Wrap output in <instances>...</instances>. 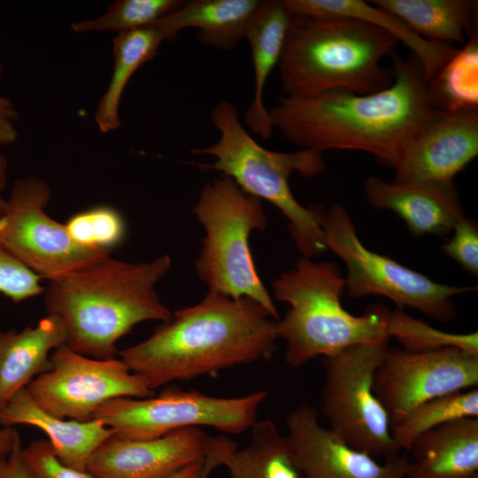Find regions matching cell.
Returning <instances> with one entry per match:
<instances>
[{
	"instance_id": "6da1fadb",
	"label": "cell",
	"mask_w": 478,
	"mask_h": 478,
	"mask_svg": "<svg viewBox=\"0 0 478 478\" xmlns=\"http://www.w3.org/2000/svg\"><path fill=\"white\" fill-rule=\"evenodd\" d=\"M393 83L371 94L333 90L281 96L268 110L274 129L289 142L320 152L355 150L395 168L408 143L440 111L430 102L422 67L412 53L392 55Z\"/></svg>"
},
{
	"instance_id": "7a4b0ae2",
	"label": "cell",
	"mask_w": 478,
	"mask_h": 478,
	"mask_svg": "<svg viewBox=\"0 0 478 478\" xmlns=\"http://www.w3.org/2000/svg\"><path fill=\"white\" fill-rule=\"evenodd\" d=\"M279 338L278 320L257 301L208 292L119 355L154 390L172 382L269 359Z\"/></svg>"
},
{
	"instance_id": "3957f363",
	"label": "cell",
	"mask_w": 478,
	"mask_h": 478,
	"mask_svg": "<svg viewBox=\"0 0 478 478\" xmlns=\"http://www.w3.org/2000/svg\"><path fill=\"white\" fill-rule=\"evenodd\" d=\"M171 266L167 254L142 263L108 257L49 281L43 292L47 315L61 321L66 345L73 351L113 358L117 342L135 326L171 319L173 312L157 292Z\"/></svg>"
},
{
	"instance_id": "277c9868",
	"label": "cell",
	"mask_w": 478,
	"mask_h": 478,
	"mask_svg": "<svg viewBox=\"0 0 478 478\" xmlns=\"http://www.w3.org/2000/svg\"><path fill=\"white\" fill-rule=\"evenodd\" d=\"M397 41L380 27L347 18L291 16L278 64L288 96L308 97L333 90L365 95L389 88L393 70L382 66Z\"/></svg>"
},
{
	"instance_id": "5b68a950",
	"label": "cell",
	"mask_w": 478,
	"mask_h": 478,
	"mask_svg": "<svg viewBox=\"0 0 478 478\" xmlns=\"http://www.w3.org/2000/svg\"><path fill=\"white\" fill-rule=\"evenodd\" d=\"M210 120L220 132L219 140L204 148L193 149L190 153L211 156L214 160L194 165L204 171L228 175L243 190L280 210L303 257L313 258L327 251L321 227L325 211L319 205H301L289 183L294 173L305 178L322 173L326 168L322 153L311 149L278 152L264 148L244 128L236 106L227 100L213 106Z\"/></svg>"
},
{
	"instance_id": "8992f818",
	"label": "cell",
	"mask_w": 478,
	"mask_h": 478,
	"mask_svg": "<svg viewBox=\"0 0 478 478\" xmlns=\"http://www.w3.org/2000/svg\"><path fill=\"white\" fill-rule=\"evenodd\" d=\"M272 289L276 300L289 305L278 320V332L286 342L285 362L290 367L354 344L390 338L387 308L374 305L354 316L343 307L345 279L335 263L302 257L273 281Z\"/></svg>"
},
{
	"instance_id": "52a82bcc",
	"label": "cell",
	"mask_w": 478,
	"mask_h": 478,
	"mask_svg": "<svg viewBox=\"0 0 478 478\" xmlns=\"http://www.w3.org/2000/svg\"><path fill=\"white\" fill-rule=\"evenodd\" d=\"M193 212L205 232L195 269L208 292L235 299L251 298L279 320V312L258 274L249 244L252 231H264L267 227L262 200L220 173L203 186Z\"/></svg>"
},
{
	"instance_id": "ba28073f",
	"label": "cell",
	"mask_w": 478,
	"mask_h": 478,
	"mask_svg": "<svg viewBox=\"0 0 478 478\" xmlns=\"http://www.w3.org/2000/svg\"><path fill=\"white\" fill-rule=\"evenodd\" d=\"M390 338L351 345L324 358L320 412L352 448L385 459L399 454L389 415L374 392V374Z\"/></svg>"
},
{
	"instance_id": "9c48e42d",
	"label": "cell",
	"mask_w": 478,
	"mask_h": 478,
	"mask_svg": "<svg viewBox=\"0 0 478 478\" xmlns=\"http://www.w3.org/2000/svg\"><path fill=\"white\" fill-rule=\"evenodd\" d=\"M328 251L347 267L345 289L351 297H385L399 306H409L441 322L456 317L452 297L473 288L436 282L395 260L368 250L360 241L344 207L333 204L322 216Z\"/></svg>"
},
{
	"instance_id": "30bf717a",
	"label": "cell",
	"mask_w": 478,
	"mask_h": 478,
	"mask_svg": "<svg viewBox=\"0 0 478 478\" xmlns=\"http://www.w3.org/2000/svg\"><path fill=\"white\" fill-rule=\"evenodd\" d=\"M266 391L225 397L177 388L148 397H116L101 405L93 420L114 435L150 439L187 428L209 427L227 435H239L258 420Z\"/></svg>"
},
{
	"instance_id": "8fae6325",
	"label": "cell",
	"mask_w": 478,
	"mask_h": 478,
	"mask_svg": "<svg viewBox=\"0 0 478 478\" xmlns=\"http://www.w3.org/2000/svg\"><path fill=\"white\" fill-rule=\"evenodd\" d=\"M51 190L41 178L15 180L0 217V237L5 248L26 267L48 281L96 264L106 251L75 242L65 224L44 211Z\"/></svg>"
},
{
	"instance_id": "7c38bea8",
	"label": "cell",
	"mask_w": 478,
	"mask_h": 478,
	"mask_svg": "<svg viewBox=\"0 0 478 478\" xmlns=\"http://www.w3.org/2000/svg\"><path fill=\"white\" fill-rule=\"evenodd\" d=\"M26 388L44 412L81 422L93 420L96 409L110 399L154 395L120 358L97 359L66 345L52 351L49 369Z\"/></svg>"
},
{
	"instance_id": "4fadbf2b",
	"label": "cell",
	"mask_w": 478,
	"mask_h": 478,
	"mask_svg": "<svg viewBox=\"0 0 478 478\" xmlns=\"http://www.w3.org/2000/svg\"><path fill=\"white\" fill-rule=\"evenodd\" d=\"M478 355L458 347L429 351L388 348L374 377V392L391 428L435 397L476 388Z\"/></svg>"
},
{
	"instance_id": "5bb4252c",
	"label": "cell",
	"mask_w": 478,
	"mask_h": 478,
	"mask_svg": "<svg viewBox=\"0 0 478 478\" xmlns=\"http://www.w3.org/2000/svg\"><path fill=\"white\" fill-rule=\"evenodd\" d=\"M286 438L303 478H406L409 460L400 455L378 463L369 454L348 445L319 421L306 404L286 419Z\"/></svg>"
},
{
	"instance_id": "9a60e30c",
	"label": "cell",
	"mask_w": 478,
	"mask_h": 478,
	"mask_svg": "<svg viewBox=\"0 0 478 478\" xmlns=\"http://www.w3.org/2000/svg\"><path fill=\"white\" fill-rule=\"evenodd\" d=\"M220 438L210 436L201 428L150 439L113 435L94 451L86 471L96 478H161L209 457Z\"/></svg>"
},
{
	"instance_id": "2e32d148",
	"label": "cell",
	"mask_w": 478,
	"mask_h": 478,
	"mask_svg": "<svg viewBox=\"0 0 478 478\" xmlns=\"http://www.w3.org/2000/svg\"><path fill=\"white\" fill-rule=\"evenodd\" d=\"M478 155V109L441 112L408 143L396 181L451 183Z\"/></svg>"
},
{
	"instance_id": "e0dca14e",
	"label": "cell",
	"mask_w": 478,
	"mask_h": 478,
	"mask_svg": "<svg viewBox=\"0 0 478 478\" xmlns=\"http://www.w3.org/2000/svg\"><path fill=\"white\" fill-rule=\"evenodd\" d=\"M364 191L372 206L397 214L416 236L445 235L465 217L453 182H389L369 176L364 181Z\"/></svg>"
},
{
	"instance_id": "ac0fdd59",
	"label": "cell",
	"mask_w": 478,
	"mask_h": 478,
	"mask_svg": "<svg viewBox=\"0 0 478 478\" xmlns=\"http://www.w3.org/2000/svg\"><path fill=\"white\" fill-rule=\"evenodd\" d=\"M290 16L311 19L347 18L373 24L411 50L428 83L457 53L453 45L427 40L389 12L363 0H282Z\"/></svg>"
},
{
	"instance_id": "d6986e66",
	"label": "cell",
	"mask_w": 478,
	"mask_h": 478,
	"mask_svg": "<svg viewBox=\"0 0 478 478\" xmlns=\"http://www.w3.org/2000/svg\"><path fill=\"white\" fill-rule=\"evenodd\" d=\"M14 425H29L43 431L58 459L64 465L81 471H86L94 451L114 435L97 420H67L44 412L27 388L19 390L0 410V426Z\"/></svg>"
},
{
	"instance_id": "ffe728a7",
	"label": "cell",
	"mask_w": 478,
	"mask_h": 478,
	"mask_svg": "<svg viewBox=\"0 0 478 478\" xmlns=\"http://www.w3.org/2000/svg\"><path fill=\"white\" fill-rule=\"evenodd\" d=\"M409 451L408 478H478V417L457 419L420 436Z\"/></svg>"
},
{
	"instance_id": "44dd1931",
	"label": "cell",
	"mask_w": 478,
	"mask_h": 478,
	"mask_svg": "<svg viewBox=\"0 0 478 478\" xmlns=\"http://www.w3.org/2000/svg\"><path fill=\"white\" fill-rule=\"evenodd\" d=\"M61 321L46 315L21 330L0 331V410L21 389L50 367V356L66 345Z\"/></svg>"
},
{
	"instance_id": "7402d4cb",
	"label": "cell",
	"mask_w": 478,
	"mask_h": 478,
	"mask_svg": "<svg viewBox=\"0 0 478 478\" xmlns=\"http://www.w3.org/2000/svg\"><path fill=\"white\" fill-rule=\"evenodd\" d=\"M291 16L282 0L261 1L251 16L245 33L254 71V94L244 114L246 126L263 139L273 135L263 92L269 75L279 64Z\"/></svg>"
},
{
	"instance_id": "603a6c76",
	"label": "cell",
	"mask_w": 478,
	"mask_h": 478,
	"mask_svg": "<svg viewBox=\"0 0 478 478\" xmlns=\"http://www.w3.org/2000/svg\"><path fill=\"white\" fill-rule=\"evenodd\" d=\"M258 0H192L150 27L161 30L167 40L182 29L197 28V40L203 46L232 50L245 39L248 23L259 5Z\"/></svg>"
},
{
	"instance_id": "cb8c5ba5",
	"label": "cell",
	"mask_w": 478,
	"mask_h": 478,
	"mask_svg": "<svg viewBox=\"0 0 478 478\" xmlns=\"http://www.w3.org/2000/svg\"><path fill=\"white\" fill-rule=\"evenodd\" d=\"M249 443L238 449L227 436L218 457L229 478H303L286 436L270 420H257L250 428Z\"/></svg>"
},
{
	"instance_id": "d4e9b609",
	"label": "cell",
	"mask_w": 478,
	"mask_h": 478,
	"mask_svg": "<svg viewBox=\"0 0 478 478\" xmlns=\"http://www.w3.org/2000/svg\"><path fill=\"white\" fill-rule=\"evenodd\" d=\"M404 21L420 36L434 42L464 44L476 30L478 2L474 0H372Z\"/></svg>"
},
{
	"instance_id": "484cf974",
	"label": "cell",
	"mask_w": 478,
	"mask_h": 478,
	"mask_svg": "<svg viewBox=\"0 0 478 478\" xmlns=\"http://www.w3.org/2000/svg\"><path fill=\"white\" fill-rule=\"evenodd\" d=\"M165 40L166 35L154 27L120 33L113 38L112 74L94 113L102 133L120 127L119 106L128 81L140 66L155 57Z\"/></svg>"
},
{
	"instance_id": "4316f807",
	"label": "cell",
	"mask_w": 478,
	"mask_h": 478,
	"mask_svg": "<svg viewBox=\"0 0 478 478\" xmlns=\"http://www.w3.org/2000/svg\"><path fill=\"white\" fill-rule=\"evenodd\" d=\"M477 30L466 44L427 83L431 104L440 112L478 109Z\"/></svg>"
},
{
	"instance_id": "83f0119b",
	"label": "cell",
	"mask_w": 478,
	"mask_h": 478,
	"mask_svg": "<svg viewBox=\"0 0 478 478\" xmlns=\"http://www.w3.org/2000/svg\"><path fill=\"white\" fill-rule=\"evenodd\" d=\"M465 417H478L477 388L445 394L419 405L391 428V435L400 450L409 451L421 434Z\"/></svg>"
},
{
	"instance_id": "f1b7e54d",
	"label": "cell",
	"mask_w": 478,
	"mask_h": 478,
	"mask_svg": "<svg viewBox=\"0 0 478 478\" xmlns=\"http://www.w3.org/2000/svg\"><path fill=\"white\" fill-rule=\"evenodd\" d=\"M181 0H117L95 19L71 24L76 33L113 30L118 34L149 27L182 6Z\"/></svg>"
},
{
	"instance_id": "f546056e",
	"label": "cell",
	"mask_w": 478,
	"mask_h": 478,
	"mask_svg": "<svg viewBox=\"0 0 478 478\" xmlns=\"http://www.w3.org/2000/svg\"><path fill=\"white\" fill-rule=\"evenodd\" d=\"M389 335L396 337L408 351H429L446 347H458L478 355L477 332L451 334L440 331L414 319L401 310L390 312Z\"/></svg>"
},
{
	"instance_id": "4dcf8cb0",
	"label": "cell",
	"mask_w": 478,
	"mask_h": 478,
	"mask_svg": "<svg viewBox=\"0 0 478 478\" xmlns=\"http://www.w3.org/2000/svg\"><path fill=\"white\" fill-rule=\"evenodd\" d=\"M65 225L78 243L109 252L123 241L126 234L123 217L116 209L107 205L80 212Z\"/></svg>"
},
{
	"instance_id": "1f68e13d",
	"label": "cell",
	"mask_w": 478,
	"mask_h": 478,
	"mask_svg": "<svg viewBox=\"0 0 478 478\" xmlns=\"http://www.w3.org/2000/svg\"><path fill=\"white\" fill-rule=\"evenodd\" d=\"M42 281L5 248L0 237V294L19 303L43 294Z\"/></svg>"
},
{
	"instance_id": "d6a6232c",
	"label": "cell",
	"mask_w": 478,
	"mask_h": 478,
	"mask_svg": "<svg viewBox=\"0 0 478 478\" xmlns=\"http://www.w3.org/2000/svg\"><path fill=\"white\" fill-rule=\"evenodd\" d=\"M22 459L30 478H96L87 471L64 465L48 439H35L22 447Z\"/></svg>"
},
{
	"instance_id": "836d02e7",
	"label": "cell",
	"mask_w": 478,
	"mask_h": 478,
	"mask_svg": "<svg viewBox=\"0 0 478 478\" xmlns=\"http://www.w3.org/2000/svg\"><path fill=\"white\" fill-rule=\"evenodd\" d=\"M453 235L443 245L445 254L473 275L478 274V227L474 221L462 218L453 227Z\"/></svg>"
},
{
	"instance_id": "e575fe53",
	"label": "cell",
	"mask_w": 478,
	"mask_h": 478,
	"mask_svg": "<svg viewBox=\"0 0 478 478\" xmlns=\"http://www.w3.org/2000/svg\"><path fill=\"white\" fill-rule=\"evenodd\" d=\"M19 113L12 102L0 96V147L13 144L19 136L15 123L19 120Z\"/></svg>"
},
{
	"instance_id": "d590c367",
	"label": "cell",
	"mask_w": 478,
	"mask_h": 478,
	"mask_svg": "<svg viewBox=\"0 0 478 478\" xmlns=\"http://www.w3.org/2000/svg\"><path fill=\"white\" fill-rule=\"evenodd\" d=\"M220 445L205 459L195 461L176 472L161 478H207L211 471L220 466L218 452Z\"/></svg>"
},
{
	"instance_id": "8d00e7d4",
	"label": "cell",
	"mask_w": 478,
	"mask_h": 478,
	"mask_svg": "<svg viewBox=\"0 0 478 478\" xmlns=\"http://www.w3.org/2000/svg\"><path fill=\"white\" fill-rule=\"evenodd\" d=\"M22 447L20 441L7 457L0 460V478H30L23 463Z\"/></svg>"
},
{
	"instance_id": "74e56055",
	"label": "cell",
	"mask_w": 478,
	"mask_h": 478,
	"mask_svg": "<svg viewBox=\"0 0 478 478\" xmlns=\"http://www.w3.org/2000/svg\"><path fill=\"white\" fill-rule=\"evenodd\" d=\"M20 441L19 435L13 427L0 426V460L7 457Z\"/></svg>"
},
{
	"instance_id": "f35d334b",
	"label": "cell",
	"mask_w": 478,
	"mask_h": 478,
	"mask_svg": "<svg viewBox=\"0 0 478 478\" xmlns=\"http://www.w3.org/2000/svg\"><path fill=\"white\" fill-rule=\"evenodd\" d=\"M8 166V158L3 153L0 147V217L4 212L5 205V197H4V191L7 186Z\"/></svg>"
},
{
	"instance_id": "ab89813d",
	"label": "cell",
	"mask_w": 478,
	"mask_h": 478,
	"mask_svg": "<svg viewBox=\"0 0 478 478\" xmlns=\"http://www.w3.org/2000/svg\"><path fill=\"white\" fill-rule=\"evenodd\" d=\"M3 69H4L3 65H2V63L0 62V80H1V78H2V76H3Z\"/></svg>"
}]
</instances>
